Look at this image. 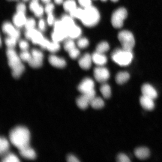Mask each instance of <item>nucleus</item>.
Listing matches in <instances>:
<instances>
[{
	"label": "nucleus",
	"mask_w": 162,
	"mask_h": 162,
	"mask_svg": "<svg viewBox=\"0 0 162 162\" xmlns=\"http://www.w3.org/2000/svg\"><path fill=\"white\" fill-rule=\"evenodd\" d=\"M9 137L11 143L19 150L29 145L30 132L25 127L14 128L10 132Z\"/></svg>",
	"instance_id": "obj_1"
},
{
	"label": "nucleus",
	"mask_w": 162,
	"mask_h": 162,
	"mask_svg": "<svg viewBox=\"0 0 162 162\" xmlns=\"http://www.w3.org/2000/svg\"><path fill=\"white\" fill-rule=\"evenodd\" d=\"M100 18L98 10L92 5L84 9V13L80 20L84 26L88 27H92L98 23Z\"/></svg>",
	"instance_id": "obj_2"
},
{
	"label": "nucleus",
	"mask_w": 162,
	"mask_h": 162,
	"mask_svg": "<svg viewBox=\"0 0 162 162\" xmlns=\"http://www.w3.org/2000/svg\"><path fill=\"white\" fill-rule=\"evenodd\" d=\"M133 57L132 51L126 50L122 48L115 49L111 54L112 61L121 66H126L130 64Z\"/></svg>",
	"instance_id": "obj_3"
},
{
	"label": "nucleus",
	"mask_w": 162,
	"mask_h": 162,
	"mask_svg": "<svg viewBox=\"0 0 162 162\" xmlns=\"http://www.w3.org/2000/svg\"><path fill=\"white\" fill-rule=\"evenodd\" d=\"M118 37L122 49L132 51L134 46L135 41L134 35L131 32L125 30L121 31L118 33Z\"/></svg>",
	"instance_id": "obj_4"
},
{
	"label": "nucleus",
	"mask_w": 162,
	"mask_h": 162,
	"mask_svg": "<svg viewBox=\"0 0 162 162\" xmlns=\"http://www.w3.org/2000/svg\"><path fill=\"white\" fill-rule=\"evenodd\" d=\"M127 15V10L124 8H120L116 10L112 14L111 17V22L113 26L117 28H121Z\"/></svg>",
	"instance_id": "obj_5"
},
{
	"label": "nucleus",
	"mask_w": 162,
	"mask_h": 162,
	"mask_svg": "<svg viewBox=\"0 0 162 162\" xmlns=\"http://www.w3.org/2000/svg\"><path fill=\"white\" fill-rule=\"evenodd\" d=\"M94 75L98 82L103 83H105L110 77L108 70L103 66L95 67L94 70Z\"/></svg>",
	"instance_id": "obj_6"
},
{
	"label": "nucleus",
	"mask_w": 162,
	"mask_h": 162,
	"mask_svg": "<svg viewBox=\"0 0 162 162\" xmlns=\"http://www.w3.org/2000/svg\"><path fill=\"white\" fill-rule=\"evenodd\" d=\"M94 85L92 79L89 77H86L80 83L77 89L82 94H85L94 90Z\"/></svg>",
	"instance_id": "obj_7"
},
{
	"label": "nucleus",
	"mask_w": 162,
	"mask_h": 162,
	"mask_svg": "<svg viewBox=\"0 0 162 162\" xmlns=\"http://www.w3.org/2000/svg\"><path fill=\"white\" fill-rule=\"evenodd\" d=\"M9 66L13 69L21 63V58L13 48H8L6 51Z\"/></svg>",
	"instance_id": "obj_8"
},
{
	"label": "nucleus",
	"mask_w": 162,
	"mask_h": 162,
	"mask_svg": "<svg viewBox=\"0 0 162 162\" xmlns=\"http://www.w3.org/2000/svg\"><path fill=\"white\" fill-rule=\"evenodd\" d=\"M2 29L3 32L9 36L13 37L16 39L20 37V32L19 31L16 29L9 22H4L2 25Z\"/></svg>",
	"instance_id": "obj_9"
},
{
	"label": "nucleus",
	"mask_w": 162,
	"mask_h": 162,
	"mask_svg": "<svg viewBox=\"0 0 162 162\" xmlns=\"http://www.w3.org/2000/svg\"><path fill=\"white\" fill-rule=\"evenodd\" d=\"M142 95L150 98L153 100L156 98L158 94L155 89L150 85L145 84L141 87Z\"/></svg>",
	"instance_id": "obj_10"
},
{
	"label": "nucleus",
	"mask_w": 162,
	"mask_h": 162,
	"mask_svg": "<svg viewBox=\"0 0 162 162\" xmlns=\"http://www.w3.org/2000/svg\"><path fill=\"white\" fill-rule=\"evenodd\" d=\"M92 98L87 94H83L76 100V104L78 106L82 109H86L90 104Z\"/></svg>",
	"instance_id": "obj_11"
},
{
	"label": "nucleus",
	"mask_w": 162,
	"mask_h": 162,
	"mask_svg": "<svg viewBox=\"0 0 162 162\" xmlns=\"http://www.w3.org/2000/svg\"><path fill=\"white\" fill-rule=\"evenodd\" d=\"M92 61V56L89 53H86L79 59L78 64L82 69L87 70L91 68Z\"/></svg>",
	"instance_id": "obj_12"
},
{
	"label": "nucleus",
	"mask_w": 162,
	"mask_h": 162,
	"mask_svg": "<svg viewBox=\"0 0 162 162\" xmlns=\"http://www.w3.org/2000/svg\"><path fill=\"white\" fill-rule=\"evenodd\" d=\"M92 62L98 66H102L106 64L107 61L106 56L104 54L96 51L92 56Z\"/></svg>",
	"instance_id": "obj_13"
},
{
	"label": "nucleus",
	"mask_w": 162,
	"mask_h": 162,
	"mask_svg": "<svg viewBox=\"0 0 162 162\" xmlns=\"http://www.w3.org/2000/svg\"><path fill=\"white\" fill-rule=\"evenodd\" d=\"M48 60L52 65L57 68H63L66 64V61L64 58L53 55L49 56Z\"/></svg>",
	"instance_id": "obj_14"
},
{
	"label": "nucleus",
	"mask_w": 162,
	"mask_h": 162,
	"mask_svg": "<svg viewBox=\"0 0 162 162\" xmlns=\"http://www.w3.org/2000/svg\"><path fill=\"white\" fill-rule=\"evenodd\" d=\"M140 103L142 107L147 110H152L154 107V100L142 95L140 98Z\"/></svg>",
	"instance_id": "obj_15"
},
{
	"label": "nucleus",
	"mask_w": 162,
	"mask_h": 162,
	"mask_svg": "<svg viewBox=\"0 0 162 162\" xmlns=\"http://www.w3.org/2000/svg\"><path fill=\"white\" fill-rule=\"evenodd\" d=\"M21 155L24 158L29 159H33L36 157L34 150L29 145L19 150Z\"/></svg>",
	"instance_id": "obj_16"
},
{
	"label": "nucleus",
	"mask_w": 162,
	"mask_h": 162,
	"mask_svg": "<svg viewBox=\"0 0 162 162\" xmlns=\"http://www.w3.org/2000/svg\"><path fill=\"white\" fill-rule=\"evenodd\" d=\"M26 20L25 14L18 12L14 16L13 18L14 25L18 28H20L24 26Z\"/></svg>",
	"instance_id": "obj_17"
},
{
	"label": "nucleus",
	"mask_w": 162,
	"mask_h": 162,
	"mask_svg": "<svg viewBox=\"0 0 162 162\" xmlns=\"http://www.w3.org/2000/svg\"><path fill=\"white\" fill-rule=\"evenodd\" d=\"M150 154L149 149L145 147H140L136 148L134 154L138 158L141 160L145 159L148 158Z\"/></svg>",
	"instance_id": "obj_18"
},
{
	"label": "nucleus",
	"mask_w": 162,
	"mask_h": 162,
	"mask_svg": "<svg viewBox=\"0 0 162 162\" xmlns=\"http://www.w3.org/2000/svg\"><path fill=\"white\" fill-rule=\"evenodd\" d=\"M82 32L80 27L75 25L68 30V37L72 39L79 38Z\"/></svg>",
	"instance_id": "obj_19"
},
{
	"label": "nucleus",
	"mask_w": 162,
	"mask_h": 162,
	"mask_svg": "<svg viewBox=\"0 0 162 162\" xmlns=\"http://www.w3.org/2000/svg\"><path fill=\"white\" fill-rule=\"evenodd\" d=\"M130 78L129 74L126 71H120L118 72L115 77L116 83L119 84H122L126 82Z\"/></svg>",
	"instance_id": "obj_20"
},
{
	"label": "nucleus",
	"mask_w": 162,
	"mask_h": 162,
	"mask_svg": "<svg viewBox=\"0 0 162 162\" xmlns=\"http://www.w3.org/2000/svg\"><path fill=\"white\" fill-rule=\"evenodd\" d=\"M73 18L71 16L66 15H63L61 18V21L68 30L75 25Z\"/></svg>",
	"instance_id": "obj_21"
},
{
	"label": "nucleus",
	"mask_w": 162,
	"mask_h": 162,
	"mask_svg": "<svg viewBox=\"0 0 162 162\" xmlns=\"http://www.w3.org/2000/svg\"><path fill=\"white\" fill-rule=\"evenodd\" d=\"M90 104L92 107L94 109H99L104 106V102L101 98L95 96L91 101Z\"/></svg>",
	"instance_id": "obj_22"
},
{
	"label": "nucleus",
	"mask_w": 162,
	"mask_h": 162,
	"mask_svg": "<svg viewBox=\"0 0 162 162\" xmlns=\"http://www.w3.org/2000/svg\"><path fill=\"white\" fill-rule=\"evenodd\" d=\"M100 91L102 95L105 98L110 97L111 92L110 86L105 83H103L100 87Z\"/></svg>",
	"instance_id": "obj_23"
},
{
	"label": "nucleus",
	"mask_w": 162,
	"mask_h": 162,
	"mask_svg": "<svg viewBox=\"0 0 162 162\" xmlns=\"http://www.w3.org/2000/svg\"><path fill=\"white\" fill-rule=\"evenodd\" d=\"M63 7L66 11L70 13L76 7V4L74 0H66L63 3Z\"/></svg>",
	"instance_id": "obj_24"
},
{
	"label": "nucleus",
	"mask_w": 162,
	"mask_h": 162,
	"mask_svg": "<svg viewBox=\"0 0 162 162\" xmlns=\"http://www.w3.org/2000/svg\"><path fill=\"white\" fill-rule=\"evenodd\" d=\"M9 144L8 140L4 137L0 138V154L2 155L5 154L8 150Z\"/></svg>",
	"instance_id": "obj_25"
},
{
	"label": "nucleus",
	"mask_w": 162,
	"mask_h": 162,
	"mask_svg": "<svg viewBox=\"0 0 162 162\" xmlns=\"http://www.w3.org/2000/svg\"><path fill=\"white\" fill-rule=\"evenodd\" d=\"M110 49L108 43L105 41H103L99 43L96 46V51L101 53L104 54L107 52Z\"/></svg>",
	"instance_id": "obj_26"
},
{
	"label": "nucleus",
	"mask_w": 162,
	"mask_h": 162,
	"mask_svg": "<svg viewBox=\"0 0 162 162\" xmlns=\"http://www.w3.org/2000/svg\"><path fill=\"white\" fill-rule=\"evenodd\" d=\"M25 68L24 66L21 63L12 69L13 76L16 78L19 77L24 71Z\"/></svg>",
	"instance_id": "obj_27"
},
{
	"label": "nucleus",
	"mask_w": 162,
	"mask_h": 162,
	"mask_svg": "<svg viewBox=\"0 0 162 162\" xmlns=\"http://www.w3.org/2000/svg\"><path fill=\"white\" fill-rule=\"evenodd\" d=\"M84 11V9L76 7L69 13L70 16L72 17L81 20L82 16Z\"/></svg>",
	"instance_id": "obj_28"
},
{
	"label": "nucleus",
	"mask_w": 162,
	"mask_h": 162,
	"mask_svg": "<svg viewBox=\"0 0 162 162\" xmlns=\"http://www.w3.org/2000/svg\"><path fill=\"white\" fill-rule=\"evenodd\" d=\"M2 162H19L20 160L15 154L10 153L6 155L2 160Z\"/></svg>",
	"instance_id": "obj_29"
},
{
	"label": "nucleus",
	"mask_w": 162,
	"mask_h": 162,
	"mask_svg": "<svg viewBox=\"0 0 162 162\" xmlns=\"http://www.w3.org/2000/svg\"><path fill=\"white\" fill-rule=\"evenodd\" d=\"M60 48L59 42L53 41L50 42L47 47V49L50 52H55L58 51Z\"/></svg>",
	"instance_id": "obj_30"
},
{
	"label": "nucleus",
	"mask_w": 162,
	"mask_h": 162,
	"mask_svg": "<svg viewBox=\"0 0 162 162\" xmlns=\"http://www.w3.org/2000/svg\"><path fill=\"white\" fill-rule=\"evenodd\" d=\"M28 63L31 67L34 68H38L42 65L43 63V59L32 57Z\"/></svg>",
	"instance_id": "obj_31"
},
{
	"label": "nucleus",
	"mask_w": 162,
	"mask_h": 162,
	"mask_svg": "<svg viewBox=\"0 0 162 162\" xmlns=\"http://www.w3.org/2000/svg\"><path fill=\"white\" fill-rule=\"evenodd\" d=\"M75 47V43L72 39L70 38L66 40L64 43V49L68 52Z\"/></svg>",
	"instance_id": "obj_32"
},
{
	"label": "nucleus",
	"mask_w": 162,
	"mask_h": 162,
	"mask_svg": "<svg viewBox=\"0 0 162 162\" xmlns=\"http://www.w3.org/2000/svg\"><path fill=\"white\" fill-rule=\"evenodd\" d=\"M77 44L80 48L83 49L87 47L89 44V42L88 39L86 38H79L78 39Z\"/></svg>",
	"instance_id": "obj_33"
},
{
	"label": "nucleus",
	"mask_w": 162,
	"mask_h": 162,
	"mask_svg": "<svg viewBox=\"0 0 162 162\" xmlns=\"http://www.w3.org/2000/svg\"><path fill=\"white\" fill-rule=\"evenodd\" d=\"M44 38L42 34L38 31L31 40L34 44L39 45Z\"/></svg>",
	"instance_id": "obj_34"
},
{
	"label": "nucleus",
	"mask_w": 162,
	"mask_h": 162,
	"mask_svg": "<svg viewBox=\"0 0 162 162\" xmlns=\"http://www.w3.org/2000/svg\"><path fill=\"white\" fill-rule=\"evenodd\" d=\"M17 40L13 37L9 36L5 39V42L8 48H13L16 44Z\"/></svg>",
	"instance_id": "obj_35"
},
{
	"label": "nucleus",
	"mask_w": 162,
	"mask_h": 162,
	"mask_svg": "<svg viewBox=\"0 0 162 162\" xmlns=\"http://www.w3.org/2000/svg\"><path fill=\"white\" fill-rule=\"evenodd\" d=\"M36 25L35 20L33 18H30L27 19L24 26L26 30L34 28Z\"/></svg>",
	"instance_id": "obj_36"
},
{
	"label": "nucleus",
	"mask_w": 162,
	"mask_h": 162,
	"mask_svg": "<svg viewBox=\"0 0 162 162\" xmlns=\"http://www.w3.org/2000/svg\"><path fill=\"white\" fill-rule=\"evenodd\" d=\"M20 57L21 60L28 62L31 60L32 56L31 54L27 51H22L20 53Z\"/></svg>",
	"instance_id": "obj_37"
},
{
	"label": "nucleus",
	"mask_w": 162,
	"mask_h": 162,
	"mask_svg": "<svg viewBox=\"0 0 162 162\" xmlns=\"http://www.w3.org/2000/svg\"><path fill=\"white\" fill-rule=\"evenodd\" d=\"M68 52L70 57L73 59L77 58L80 55L79 50L76 47L72 49Z\"/></svg>",
	"instance_id": "obj_38"
},
{
	"label": "nucleus",
	"mask_w": 162,
	"mask_h": 162,
	"mask_svg": "<svg viewBox=\"0 0 162 162\" xmlns=\"http://www.w3.org/2000/svg\"><path fill=\"white\" fill-rule=\"evenodd\" d=\"M117 161L119 162H129L130 160L128 157L124 153L119 154L116 158Z\"/></svg>",
	"instance_id": "obj_39"
},
{
	"label": "nucleus",
	"mask_w": 162,
	"mask_h": 162,
	"mask_svg": "<svg viewBox=\"0 0 162 162\" xmlns=\"http://www.w3.org/2000/svg\"><path fill=\"white\" fill-rule=\"evenodd\" d=\"M38 32V31L34 28L26 30L25 33L26 38L28 39L31 40L34 35Z\"/></svg>",
	"instance_id": "obj_40"
},
{
	"label": "nucleus",
	"mask_w": 162,
	"mask_h": 162,
	"mask_svg": "<svg viewBox=\"0 0 162 162\" xmlns=\"http://www.w3.org/2000/svg\"><path fill=\"white\" fill-rule=\"evenodd\" d=\"M31 54L32 57L43 59V54L39 50L36 49H33L32 51Z\"/></svg>",
	"instance_id": "obj_41"
},
{
	"label": "nucleus",
	"mask_w": 162,
	"mask_h": 162,
	"mask_svg": "<svg viewBox=\"0 0 162 162\" xmlns=\"http://www.w3.org/2000/svg\"><path fill=\"white\" fill-rule=\"evenodd\" d=\"M80 5L84 9L92 6L91 0H78Z\"/></svg>",
	"instance_id": "obj_42"
},
{
	"label": "nucleus",
	"mask_w": 162,
	"mask_h": 162,
	"mask_svg": "<svg viewBox=\"0 0 162 162\" xmlns=\"http://www.w3.org/2000/svg\"><path fill=\"white\" fill-rule=\"evenodd\" d=\"M16 10L17 12L25 14L26 11V7L23 3H19L16 5Z\"/></svg>",
	"instance_id": "obj_43"
},
{
	"label": "nucleus",
	"mask_w": 162,
	"mask_h": 162,
	"mask_svg": "<svg viewBox=\"0 0 162 162\" xmlns=\"http://www.w3.org/2000/svg\"><path fill=\"white\" fill-rule=\"evenodd\" d=\"M19 46L22 51L27 50L29 47L28 43L24 40H21L19 42Z\"/></svg>",
	"instance_id": "obj_44"
},
{
	"label": "nucleus",
	"mask_w": 162,
	"mask_h": 162,
	"mask_svg": "<svg viewBox=\"0 0 162 162\" xmlns=\"http://www.w3.org/2000/svg\"><path fill=\"white\" fill-rule=\"evenodd\" d=\"M54 8V6L52 3H47L45 8V11L48 14L52 12Z\"/></svg>",
	"instance_id": "obj_45"
},
{
	"label": "nucleus",
	"mask_w": 162,
	"mask_h": 162,
	"mask_svg": "<svg viewBox=\"0 0 162 162\" xmlns=\"http://www.w3.org/2000/svg\"><path fill=\"white\" fill-rule=\"evenodd\" d=\"M39 6L37 1L33 0L30 3L29 8L30 10L34 12Z\"/></svg>",
	"instance_id": "obj_46"
},
{
	"label": "nucleus",
	"mask_w": 162,
	"mask_h": 162,
	"mask_svg": "<svg viewBox=\"0 0 162 162\" xmlns=\"http://www.w3.org/2000/svg\"><path fill=\"white\" fill-rule=\"evenodd\" d=\"M44 9L41 6H40L34 12L35 16L37 17H40L43 15L44 12Z\"/></svg>",
	"instance_id": "obj_47"
},
{
	"label": "nucleus",
	"mask_w": 162,
	"mask_h": 162,
	"mask_svg": "<svg viewBox=\"0 0 162 162\" xmlns=\"http://www.w3.org/2000/svg\"><path fill=\"white\" fill-rule=\"evenodd\" d=\"M47 21L49 25L52 26L54 25L55 21H54V16L52 13L48 14Z\"/></svg>",
	"instance_id": "obj_48"
},
{
	"label": "nucleus",
	"mask_w": 162,
	"mask_h": 162,
	"mask_svg": "<svg viewBox=\"0 0 162 162\" xmlns=\"http://www.w3.org/2000/svg\"><path fill=\"white\" fill-rule=\"evenodd\" d=\"M67 161L69 162H78L79 159L75 156L73 154H70L67 158Z\"/></svg>",
	"instance_id": "obj_49"
},
{
	"label": "nucleus",
	"mask_w": 162,
	"mask_h": 162,
	"mask_svg": "<svg viewBox=\"0 0 162 162\" xmlns=\"http://www.w3.org/2000/svg\"><path fill=\"white\" fill-rule=\"evenodd\" d=\"M50 42L49 40L45 38H44L39 44L41 47L43 49H47Z\"/></svg>",
	"instance_id": "obj_50"
},
{
	"label": "nucleus",
	"mask_w": 162,
	"mask_h": 162,
	"mask_svg": "<svg viewBox=\"0 0 162 162\" xmlns=\"http://www.w3.org/2000/svg\"><path fill=\"white\" fill-rule=\"evenodd\" d=\"M38 27L40 30L42 31L45 30L46 28L45 22L43 19H40L38 22Z\"/></svg>",
	"instance_id": "obj_51"
},
{
	"label": "nucleus",
	"mask_w": 162,
	"mask_h": 162,
	"mask_svg": "<svg viewBox=\"0 0 162 162\" xmlns=\"http://www.w3.org/2000/svg\"><path fill=\"white\" fill-rule=\"evenodd\" d=\"M55 3L58 4H60L63 2V0H54Z\"/></svg>",
	"instance_id": "obj_52"
},
{
	"label": "nucleus",
	"mask_w": 162,
	"mask_h": 162,
	"mask_svg": "<svg viewBox=\"0 0 162 162\" xmlns=\"http://www.w3.org/2000/svg\"><path fill=\"white\" fill-rule=\"evenodd\" d=\"M41 0L44 3H48L50 2L51 0Z\"/></svg>",
	"instance_id": "obj_53"
},
{
	"label": "nucleus",
	"mask_w": 162,
	"mask_h": 162,
	"mask_svg": "<svg viewBox=\"0 0 162 162\" xmlns=\"http://www.w3.org/2000/svg\"><path fill=\"white\" fill-rule=\"evenodd\" d=\"M112 2H118V0H111Z\"/></svg>",
	"instance_id": "obj_54"
},
{
	"label": "nucleus",
	"mask_w": 162,
	"mask_h": 162,
	"mask_svg": "<svg viewBox=\"0 0 162 162\" xmlns=\"http://www.w3.org/2000/svg\"><path fill=\"white\" fill-rule=\"evenodd\" d=\"M100 0L101 1H102L105 2V1H106L107 0Z\"/></svg>",
	"instance_id": "obj_55"
},
{
	"label": "nucleus",
	"mask_w": 162,
	"mask_h": 162,
	"mask_svg": "<svg viewBox=\"0 0 162 162\" xmlns=\"http://www.w3.org/2000/svg\"><path fill=\"white\" fill-rule=\"evenodd\" d=\"M24 0V1H28V0Z\"/></svg>",
	"instance_id": "obj_56"
},
{
	"label": "nucleus",
	"mask_w": 162,
	"mask_h": 162,
	"mask_svg": "<svg viewBox=\"0 0 162 162\" xmlns=\"http://www.w3.org/2000/svg\"><path fill=\"white\" fill-rule=\"evenodd\" d=\"M15 0V1H16V0Z\"/></svg>",
	"instance_id": "obj_57"
},
{
	"label": "nucleus",
	"mask_w": 162,
	"mask_h": 162,
	"mask_svg": "<svg viewBox=\"0 0 162 162\" xmlns=\"http://www.w3.org/2000/svg\"><path fill=\"white\" fill-rule=\"evenodd\" d=\"M34 0V1H38V0Z\"/></svg>",
	"instance_id": "obj_58"
}]
</instances>
